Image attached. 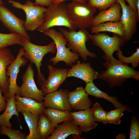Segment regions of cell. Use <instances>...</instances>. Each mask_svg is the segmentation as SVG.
<instances>
[{
    "label": "cell",
    "mask_w": 139,
    "mask_h": 139,
    "mask_svg": "<svg viewBox=\"0 0 139 139\" xmlns=\"http://www.w3.org/2000/svg\"><path fill=\"white\" fill-rule=\"evenodd\" d=\"M43 33L53 40L56 45V56L53 57L49 60V62L55 65L59 62H64L68 66H72L76 63L79 58V55L76 53L73 52L68 48L67 47V41L63 34L53 28L46 31Z\"/></svg>",
    "instance_id": "obj_4"
},
{
    "label": "cell",
    "mask_w": 139,
    "mask_h": 139,
    "mask_svg": "<svg viewBox=\"0 0 139 139\" xmlns=\"http://www.w3.org/2000/svg\"><path fill=\"white\" fill-rule=\"evenodd\" d=\"M88 37L89 39L92 41L94 45L104 52L105 54L102 57L105 61L113 57L114 52L121 50V47L126 41L124 37L116 34L110 37L103 33L99 32L94 34L89 33Z\"/></svg>",
    "instance_id": "obj_8"
},
{
    "label": "cell",
    "mask_w": 139,
    "mask_h": 139,
    "mask_svg": "<svg viewBox=\"0 0 139 139\" xmlns=\"http://www.w3.org/2000/svg\"><path fill=\"white\" fill-rule=\"evenodd\" d=\"M68 101L72 110H85L92 105L91 100L82 86L77 87L74 91L68 92Z\"/></svg>",
    "instance_id": "obj_17"
},
{
    "label": "cell",
    "mask_w": 139,
    "mask_h": 139,
    "mask_svg": "<svg viewBox=\"0 0 139 139\" xmlns=\"http://www.w3.org/2000/svg\"><path fill=\"white\" fill-rule=\"evenodd\" d=\"M71 112L48 108H45L44 113L47 116L55 128L58 124L73 119L70 114Z\"/></svg>",
    "instance_id": "obj_26"
},
{
    "label": "cell",
    "mask_w": 139,
    "mask_h": 139,
    "mask_svg": "<svg viewBox=\"0 0 139 139\" xmlns=\"http://www.w3.org/2000/svg\"><path fill=\"white\" fill-rule=\"evenodd\" d=\"M55 128L52 123L44 113L40 114L36 132L40 139H47Z\"/></svg>",
    "instance_id": "obj_24"
},
{
    "label": "cell",
    "mask_w": 139,
    "mask_h": 139,
    "mask_svg": "<svg viewBox=\"0 0 139 139\" xmlns=\"http://www.w3.org/2000/svg\"><path fill=\"white\" fill-rule=\"evenodd\" d=\"M135 6L136 11L139 15V0H135Z\"/></svg>",
    "instance_id": "obj_39"
},
{
    "label": "cell",
    "mask_w": 139,
    "mask_h": 139,
    "mask_svg": "<svg viewBox=\"0 0 139 139\" xmlns=\"http://www.w3.org/2000/svg\"><path fill=\"white\" fill-rule=\"evenodd\" d=\"M0 4L2 5H3L4 3L2 0H0Z\"/></svg>",
    "instance_id": "obj_41"
},
{
    "label": "cell",
    "mask_w": 139,
    "mask_h": 139,
    "mask_svg": "<svg viewBox=\"0 0 139 139\" xmlns=\"http://www.w3.org/2000/svg\"><path fill=\"white\" fill-rule=\"evenodd\" d=\"M49 75L41 86V90L44 95L57 90L67 78L68 69L55 67L48 65Z\"/></svg>",
    "instance_id": "obj_13"
},
{
    "label": "cell",
    "mask_w": 139,
    "mask_h": 139,
    "mask_svg": "<svg viewBox=\"0 0 139 139\" xmlns=\"http://www.w3.org/2000/svg\"><path fill=\"white\" fill-rule=\"evenodd\" d=\"M128 4L135 11H136L135 2V0H125Z\"/></svg>",
    "instance_id": "obj_37"
},
{
    "label": "cell",
    "mask_w": 139,
    "mask_h": 139,
    "mask_svg": "<svg viewBox=\"0 0 139 139\" xmlns=\"http://www.w3.org/2000/svg\"><path fill=\"white\" fill-rule=\"evenodd\" d=\"M96 10L87 2L72 1L67 5L68 16L79 29H86L91 27Z\"/></svg>",
    "instance_id": "obj_6"
},
{
    "label": "cell",
    "mask_w": 139,
    "mask_h": 139,
    "mask_svg": "<svg viewBox=\"0 0 139 139\" xmlns=\"http://www.w3.org/2000/svg\"><path fill=\"white\" fill-rule=\"evenodd\" d=\"M15 59L10 49L0 48V86L2 93L7 91L9 86V78L6 74V68Z\"/></svg>",
    "instance_id": "obj_18"
},
{
    "label": "cell",
    "mask_w": 139,
    "mask_h": 139,
    "mask_svg": "<svg viewBox=\"0 0 139 139\" xmlns=\"http://www.w3.org/2000/svg\"><path fill=\"white\" fill-rule=\"evenodd\" d=\"M0 135H4L10 139H25L27 135L20 130H15L4 126H0Z\"/></svg>",
    "instance_id": "obj_31"
},
{
    "label": "cell",
    "mask_w": 139,
    "mask_h": 139,
    "mask_svg": "<svg viewBox=\"0 0 139 139\" xmlns=\"http://www.w3.org/2000/svg\"><path fill=\"white\" fill-rule=\"evenodd\" d=\"M23 115L29 130V133L25 139H40L36 130L39 115L30 112L23 111L21 112Z\"/></svg>",
    "instance_id": "obj_27"
},
{
    "label": "cell",
    "mask_w": 139,
    "mask_h": 139,
    "mask_svg": "<svg viewBox=\"0 0 139 139\" xmlns=\"http://www.w3.org/2000/svg\"><path fill=\"white\" fill-rule=\"evenodd\" d=\"M71 115L82 133L95 128L98 125L93 114L92 107L77 111L70 112Z\"/></svg>",
    "instance_id": "obj_16"
},
{
    "label": "cell",
    "mask_w": 139,
    "mask_h": 139,
    "mask_svg": "<svg viewBox=\"0 0 139 139\" xmlns=\"http://www.w3.org/2000/svg\"><path fill=\"white\" fill-rule=\"evenodd\" d=\"M69 0H54L53 3H59L64 2L65 1ZM72 1H76L82 3H86L87 2V0H70Z\"/></svg>",
    "instance_id": "obj_38"
},
{
    "label": "cell",
    "mask_w": 139,
    "mask_h": 139,
    "mask_svg": "<svg viewBox=\"0 0 139 139\" xmlns=\"http://www.w3.org/2000/svg\"><path fill=\"white\" fill-rule=\"evenodd\" d=\"M14 96L6 100L7 105L4 111L0 115V126H4L7 127L12 128V125L10 119L14 115L18 117L19 114L16 110Z\"/></svg>",
    "instance_id": "obj_25"
},
{
    "label": "cell",
    "mask_w": 139,
    "mask_h": 139,
    "mask_svg": "<svg viewBox=\"0 0 139 139\" xmlns=\"http://www.w3.org/2000/svg\"><path fill=\"white\" fill-rule=\"evenodd\" d=\"M24 49V52L23 57L29 60L30 64H34L37 69V81L41 86L46 79L40 70L42 65V62L44 56L50 53H56V49L54 42L52 41L46 46H39L33 44L26 39L23 38L21 45Z\"/></svg>",
    "instance_id": "obj_3"
},
{
    "label": "cell",
    "mask_w": 139,
    "mask_h": 139,
    "mask_svg": "<svg viewBox=\"0 0 139 139\" xmlns=\"http://www.w3.org/2000/svg\"><path fill=\"white\" fill-rule=\"evenodd\" d=\"M68 69L67 78L70 77L78 78L84 81L86 84L97 79L99 73L89 62L81 63L77 60Z\"/></svg>",
    "instance_id": "obj_15"
},
{
    "label": "cell",
    "mask_w": 139,
    "mask_h": 139,
    "mask_svg": "<svg viewBox=\"0 0 139 139\" xmlns=\"http://www.w3.org/2000/svg\"><path fill=\"white\" fill-rule=\"evenodd\" d=\"M8 3L13 7L22 10L26 15L24 24L27 31H33L37 30L44 23V13L47 8L27 0L22 4L14 0H9Z\"/></svg>",
    "instance_id": "obj_7"
},
{
    "label": "cell",
    "mask_w": 139,
    "mask_h": 139,
    "mask_svg": "<svg viewBox=\"0 0 139 139\" xmlns=\"http://www.w3.org/2000/svg\"><path fill=\"white\" fill-rule=\"evenodd\" d=\"M84 89L88 95H91L97 98H101L106 99L111 103L115 108L128 106L119 102L117 100V97L110 96L106 93L100 90L94 84L93 81L86 83Z\"/></svg>",
    "instance_id": "obj_22"
},
{
    "label": "cell",
    "mask_w": 139,
    "mask_h": 139,
    "mask_svg": "<svg viewBox=\"0 0 139 139\" xmlns=\"http://www.w3.org/2000/svg\"><path fill=\"white\" fill-rule=\"evenodd\" d=\"M68 90L59 89L44 95L42 103L45 107L51 108L63 111L72 110L68 101Z\"/></svg>",
    "instance_id": "obj_14"
},
{
    "label": "cell",
    "mask_w": 139,
    "mask_h": 139,
    "mask_svg": "<svg viewBox=\"0 0 139 139\" xmlns=\"http://www.w3.org/2000/svg\"><path fill=\"white\" fill-rule=\"evenodd\" d=\"M34 73L31 64H29L21 77L22 83L19 86L16 95L20 96L30 98L36 101L42 103L44 95L37 88L34 79Z\"/></svg>",
    "instance_id": "obj_9"
},
{
    "label": "cell",
    "mask_w": 139,
    "mask_h": 139,
    "mask_svg": "<svg viewBox=\"0 0 139 139\" xmlns=\"http://www.w3.org/2000/svg\"><path fill=\"white\" fill-rule=\"evenodd\" d=\"M45 22L36 30L43 33L55 26H64L68 30H76L77 28L68 18L67 5L64 2L53 3L50 5L44 14Z\"/></svg>",
    "instance_id": "obj_2"
},
{
    "label": "cell",
    "mask_w": 139,
    "mask_h": 139,
    "mask_svg": "<svg viewBox=\"0 0 139 139\" xmlns=\"http://www.w3.org/2000/svg\"><path fill=\"white\" fill-rule=\"evenodd\" d=\"M93 114L95 121L103 124L108 123L106 116L107 112L104 110L97 102L94 103L92 107Z\"/></svg>",
    "instance_id": "obj_32"
},
{
    "label": "cell",
    "mask_w": 139,
    "mask_h": 139,
    "mask_svg": "<svg viewBox=\"0 0 139 139\" xmlns=\"http://www.w3.org/2000/svg\"><path fill=\"white\" fill-rule=\"evenodd\" d=\"M123 52L119 50L116 53L118 60L127 64L131 63L132 67H137L139 62V48H137L136 51L129 57H125L122 54Z\"/></svg>",
    "instance_id": "obj_30"
},
{
    "label": "cell",
    "mask_w": 139,
    "mask_h": 139,
    "mask_svg": "<svg viewBox=\"0 0 139 139\" xmlns=\"http://www.w3.org/2000/svg\"><path fill=\"white\" fill-rule=\"evenodd\" d=\"M126 111L132 112L133 111L129 107H122L107 111L106 116L108 123L118 125L121 123V118L124 115V112Z\"/></svg>",
    "instance_id": "obj_29"
},
{
    "label": "cell",
    "mask_w": 139,
    "mask_h": 139,
    "mask_svg": "<svg viewBox=\"0 0 139 139\" xmlns=\"http://www.w3.org/2000/svg\"><path fill=\"white\" fill-rule=\"evenodd\" d=\"M2 93L0 86V113L5 110L7 104L6 98Z\"/></svg>",
    "instance_id": "obj_35"
},
{
    "label": "cell",
    "mask_w": 139,
    "mask_h": 139,
    "mask_svg": "<svg viewBox=\"0 0 139 139\" xmlns=\"http://www.w3.org/2000/svg\"><path fill=\"white\" fill-rule=\"evenodd\" d=\"M121 9L120 4L117 2L108 9L99 12L97 15L94 17L91 27L97 26L106 22L120 21Z\"/></svg>",
    "instance_id": "obj_20"
},
{
    "label": "cell",
    "mask_w": 139,
    "mask_h": 139,
    "mask_svg": "<svg viewBox=\"0 0 139 139\" xmlns=\"http://www.w3.org/2000/svg\"><path fill=\"white\" fill-rule=\"evenodd\" d=\"M121 8L120 21L124 29L125 41L130 40L136 32V24L139 20V15L129 5H126L125 0H117Z\"/></svg>",
    "instance_id": "obj_12"
},
{
    "label": "cell",
    "mask_w": 139,
    "mask_h": 139,
    "mask_svg": "<svg viewBox=\"0 0 139 139\" xmlns=\"http://www.w3.org/2000/svg\"><path fill=\"white\" fill-rule=\"evenodd\" d=\"M119 139H125L126 138L125 135L124 134H119L116 137V138L118 139L120 137Z\"/></svg>",
    "instance_id": "obj_40"
},
{
    "label": "cell",
    "mask_w": 139,
    "mask_h": 139,
    "mask_svg": "<svg viewBox=\"0 0 139 139\" xmlns=\"http://www.w3.org/2000/svg\"><path fill=\"white\" fill-rule=\"evenodd\" d=\"M23 38L21 35L17 33H0V48H5L10 46L16 44L21 45Z\"/></svg>",
    "instance_id": "obj_28"
},
{
    "label": "cell",
    "mask_w": 139,
    "mask_h": 139,
    "mask_svg": "<svg viewBox=\"0 0 139 139\" xmlns=\"http://www.w3.org/2000/svg\"><path fill=\"white\" fill-rule=\"evenodd\" d=\"M82 134L79 126L73 119L58 125L47 139H64L71 135L77 138L82 139L80 136Z\"/></svg>",
    "instance_id": "obj_19"
},
{
    "label": "cell",
    "mask_w": 139,
    "mask_h": 139,
    "mask_svg": "<svg viewBox=\"0 0 139 139\" xmlns=\"http://www.w3.org/2000/svg\"><path fill=\"white\" fill-rule=\"evenodd\" d=\"M129 139L139 138V122L135 116L131 120L130 126Z\"/></svg>",
    "instance_id": "obj_34"
},
{
    "label": "cell",
    "mask_w": 139,
    "mask_h": 139,
    "mask_svg": "<svg viewBox=\"0 0 139 139\" xmlns=\"http://www.w3.org/2000/svg\"><path fill=\"white\" fill-rule=\"evenodd\" d=\"M59 29L67 41V47L72 52L78 53L84 61H86L88 56L91 58L96 57L95 54L89 51L86 47V43L89 39V32L86 29H79L77 31L67 30L61 28Z\"/></svg>",
    "instance_id": "obj_5"
},
{
    "label": "cell",
    "mask_w": 139,
    "mask_h": 139,
    "mask_svg": "<svg viewBox=\"0 0 139 139\" xmlns=\"http://www.w3.org/2000/svg\"><path fill=\"white\" fill-rule=\"evenodd\" d=\"M90 30L92 33L107 31L124 37V28L120 21L102 23L97 26L91 27Z\"/></svg>",
    "instance_id": "obj_23"
},
{
    "label": "cell",
    "mask_w": 139,
    "mask_h": 139,
    "mask_svg": "<svg viewBox=\"0 0 139 139\" xmlns=\"http://www.w3.org/2000/svg\"><path fill=\"white\" fill-rule=\"evenodd\" d=\"M24 52L23 48H21L16 58L6 68V74L9 78V84L8 90L3 93L6 100L11 98L17 93L19 87L16 83L20 67L24 66L27 62V59L22 57Z\"/></svg>",
    "instance_id": "obj_10"
},
{
    "label": "cell",
    "mask_w": 139,
    "mask_h": 139,
    "mask_svg": "<svg viewBox=\"0 0 139 139\" xmlns=\"http://www.w3.org/2000/svg\"><path fill=\"white\" fill-rule=\"evenodd\" d=\"M54 0H35V4L42 6L48 7L53 3Z\"/></svg>",
    "instance_id": "obj_36"
},
{
    "label": "cell",
    "mask_w": 139,
    "mask_h": 139,
    "mask_svg": "<svg viewBox=\"0 0 139 139\" xmlns=\"http://www.w3.org/2000/svg\"><path fill=\"white\" fill-rule=\"evenodd\" d=\"M0 21L11 33L19 34L30 41V37L24 27L25 21L17 17L8 8L0 4Z\"/></svg>",
    "instance_id": "obj_11"
},
{
    "label": "cell",
    "mask_w": 139,
    "mask_h": 139,
    "mask_svg": "<svg viewBox=\"0 0 139 139\" xmlns=\"http://www.w3.org/2000/svg\"><path fill=\"white\" fill-rule=\"evenodd\" d=\"M14 96L16 110L19 112L26 111L39 115L44 113L46 108L42 103L30 98L21 97L16 94Z\"/></svg>",
    "instance_id": "obj_21"
},
{
    "label": "cell",
    "mask_w": 139,
    "mask_h": 139,
    "mask_svg": "<svg viewBox=\"0 0 139 139\" xmlns=\"http://www.w3.org/2000/svg\"><path fill=\"white\" fill-rule=\"evenodd\" d=\"M102 65L106 67V70L99 73L97 79L107 82L110 88L123 86L127 79L139 80L138 71L114 57L105 61Z\"/></svg>",
    "instance_id": "obj_1"
},
{
    "label": "cell",
    "mask_w": 139,
    "mask_h": 139,
    "mask_svg": "<svg viewBox=\"0 0 139 139\" xmlns=\"http://www.w3.org/2000/svg\"><path fill=\"white\" fill-rule=\"evenodd\" d=\"M117 2V0H87V3L99 12L107 9Z\"/></svg>",
    "instance_id": "obj_33"
}]
</instances>
